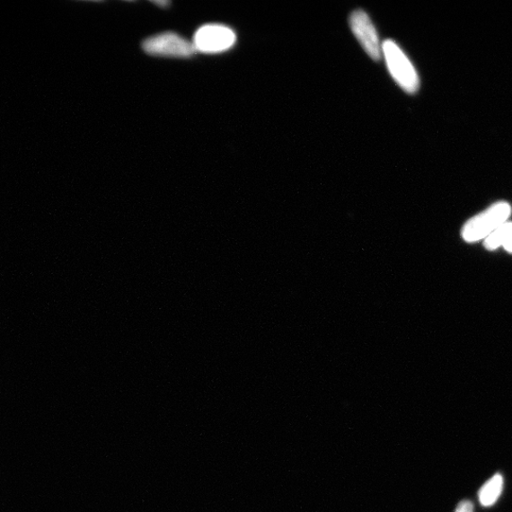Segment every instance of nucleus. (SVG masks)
<instances>
[{
	"label": "nucleus",
	"mask_w": 512,
	"mask_h": 512,
	"mask_svg": "<svg viewBox=\"0 0 512 512\" xmlns=\"http://www.w3.org/2000/svg\"><path fill=\"white\" fill-rule=\"evenodd\" d=\"M512 209L510 204L499 201L491 205L487 210L469 219L461 232L466 243L481 242L508 222Z\"/></svg>",
	"instance_id": "f257e3e1"
},
{
	"label": "nucleus",
	"mask_w": 512,
	"mask_h": 512,
	"mask_svg": "<svg viewBox=\"0 0 512 512\" xmlns=\"http://www.w3.org/2000/svg\"><path fill=\"white\" fill-rule=\"evenodd\" d=\"M382 47L383 55L393 79L407 93H416L419 89L420 81L413 63L395 41L387 40Z\"/></svg>",
	"instance_id": "f03ea898"
},
{
	"label": "nucleus",
	"mask_w": 512,
	"mask_h": 512,
	"mask_svg": "<svg viewBox=\"0 0 512 512\" xmlns=\"http://www.w3.org/2000/svg\"><path fill=\"white\" fill-rule=\"evenodd\" d=\"M146 54L155 57L188 58L196 54L193 43L187 41L174 32H164L144 41Z\"/></svg>",
	"instance_id": "7ed1b4c3"
},
{
	"label": "nucleus",
	"mask_w": 512,
	"mask_h": 512,
	"mask_svg": "<svg viewBox=\"0 0 512 512\" xmlns=\"http://www.w3.org/2000/svg\"><path fill=\"white\" fill-rule=\"evenodd\" d=\"M236 42L234 31L229 27L217 24L199 28L194 37V46L204 54H218L228 50Z\"/></svg>",
	"instance_id": "20e7f679"
},
{
	"label": "nucleus",
	"mask_w": 512,
	"mask_h": 512,
	"mask_svg": "<svg viewBox=\"0 0 512 512\" xmlns=\"http://www.w3.org/2000/svg\"><path fill=\"white\" fill-rule=\"evenodd\" d=\"M349 24L354 36L369 57L374 61H380L383 56V47L380 44L378 31L368 14L363 10L354 11L350 15Z\"/></svg>",
	"instance_id": "39448f33"
},
{
	"label": "nucleus",
	"mask_w": 512,
	"mask_h": 512,
	"mask_svg": "<svg viewBox=\"0 0 512 512\" xmlns=\"http://www.w3.org/2000/svg\"><path fill=\"white\" fill-rule=\"evenodd\" d=\"M484 246L489 251L503 247L512 253V222H506L497 231H494L484 241Z\"/></svg>",
	"instance_id": "423d86ee"
},
{
	"label": "nucleus",
	"mask_w": 512,
	"mask_h": 512,
	"mask_svg": "<svg viewBox=\"0 0 512 512\" xmlns=\"http://www.w3.org/2000/svg\"><path fill=\"white\" fill-rule=\"evenodd\" d=\"M504 481L501 474H495L480 491V500L484 507H490L498 501L503 490Z\"/></svg>",
	"instance_id": "0eeeda50"
},
{
	"label": "nucleus",
	"mask_w": 512,
	"mask_h": 512,
	"mask_svg": "<svg viewBox=\"0 0 512 512\" xmlns=\"http://www.w3.org/2000/svg\"><path fill=\"white\" fill-rule=\"evenodd\" d=\"M455 512H473V505L468 500L460 502Z\"/></svg>",
	"instance_id": "6e6552de"
},
{
	"label": "nucleus",
	"mask_w": 512,
	"mask_h": 512,
	"mask_svg": "<svg viewBox=\"0 0 512 512\" xmlns=\"http://www.w3.org/2000/svg\"><path fill=\"white\" fill-rule=\"evenodd\" d=\"M157 5H161V6H167L169 4L166 2H159V3H154Z\"/></svg>",
	"instance_id": "1a4fd4ad"
}]
</instances>
